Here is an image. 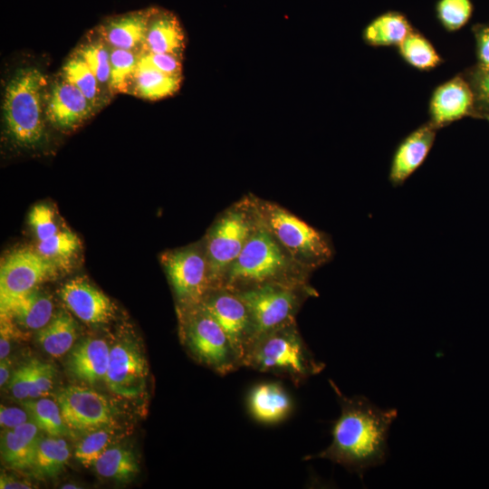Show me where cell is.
<instances>
[{"instance_id": "obj_1", "label": "cell", "mask_w": 489, "mask_h": 489, "mask_svg": "<svg viewBox=\"0 0 489 489\" xmlns=\"http://www.w3.org/2000/svg\"><path fill=\"white\" fill-rule=\"evenodd\" d=\"M329 382L340 414L333 422L329 446L304 460L328 459L362 477L366 470L385 463L388 430L398 410L380 408L362 395L347 397L331 379Z\"/></svg>"}, {"instance_id": "obj_2", "label": "cell", "mask_w": 489, "mask_h": 489, "mask_svg": "<svg viewBox=\"0 0 489 489\" xmlns=\"http://www.w3.org/2000/svg\"><path fill=\"white\" fill-rule=\"evenodd\" d=\"M309 273L289 256L261 221L219 288L240 292L267 283L306 284Z\"/></svg>"}, {"instance_id": "obj_3", "label": "cell", "mask_w": 489, "mask_h": 489, "mask_svg": "<svg viewBox=\"0 0 489 489\" xmlns=\"http://www.w3.org/2000/svg\"><path fill=\"white\" fill-rule=\"evenodd\" d=\"M243 367L272 373L299 385L320 373L325 365L314 358L296 322H292L259 336L244 356Z\"/></svg>"}, {"instance_id": "obj_4", "label": "cell", "mask_w": 489, "mask_h": 489, "mask_svg": "<svg viewBox=\"0 0 489 489\" xmlns=\"http://www.w3.org/2000/svg\"><path fill=\"white\" fill-rule=\"evenodd\" d=\"M46 84L40 70L27 67L17 70L5 87L4 121L9 136L19 146L32 148L43 137Z\"/></svg>"}, {"instance_id": "obj_5", "label": "cell", "mask_w": 489, "mask_h": 489, "mask_svg": "<svg viewBox=\"0 0 489 489\" xmlns=\"http://www.w3.org/2000/svg\"><path fill=\"white\" fill-rule=\"evenodd\" d=\"M255 203L262 223L298 265L311 272L332 258L333 246L325 233L274 203Z\"/></svg>"}, {"instance_id": "obj_6", "label": "cell", "mask_w": 489, "mask_h": 489, "mask_svg": "<svg viewBox=\"0 0 489 489\" xmlns=\"http://www.w3.org/2000/svg\"><path fill=\"white\" fill-rule=\"evenodd\" d=\"M255 200L244 199L226 209L211 227L206 244L212 289L219 288L225 273L259 226Z\"/></svg>"}, {"instance_id": "obj_7", "label": "cell", "mask_w": 489, "mask_h": 489, "mask_svg": "<svg viewBox=\"0 0 489 489\" xmlns=\"http://www.w3.org/2000/svg\"><path fill=\"white\" fill-rule=\"evenodd\" d=\"M235 292L250 313L254 340L271 331L295 322L296 313L304 300L316 294L308 283H267Z\"/></svg>"}, {"instance_id": "obj_8", "label": "cell", "mask_w": 489, "mask_h": 489, "mask_svg": "<svg viewBox=\"0 0 489 489\" xmlns=\"http://www.w3.org/2000/svg\"><path fill=\"white\" fill-rule=\"evenodd\" d=\"M183 339L192 355L220 375L241 368L225 332L201 304L185 309Z\"/></svg>"}, {"instance_id": "obj_9", "label": "cell", "mask_w": 489, "mask_h": 489, "mask_svg": "<svg viewBox=\"0 0 489 489\" xmlns=\"http://www.w3.org/2000/svg\"><path fill=\"white\" fill-rule=\"evenodd\" d=\"M162 262L184 309L200 304L212 290L206 254L195 248H185L165 254Z\"/></svg>"}, {"instance_id": "obj_10", "label": "cell", "mask_w": 489, "mask_h": 489, "mask_svg": "<svg viewBox=\"0 0 489 489\" xmlns=\"http://www.w3.org/2000/svg\"><path fill=\"white\" fill-rule=\"evenodd\" d=\"M57 271L37 251L22 248L9 254L0 268V310L53 278Z\"/></svg>"}, {"instance_id": "obj_11", "label": "cell", "mask_w": 489, "mask_h": 489, "mask_svg": "<svg viewBox=\"0 0 489 489\" xmlns=\"http://www.w3.org/2000/svg\"><path fill=\"white\" fill-rule=\"evenodd\" d=\"M200 304L222 327L243 367L254 340V325L244 301L235 292L221 287L212 289Z\"/></svg>"}, {"instance_id": "obj_12", "label": "cell", "mask_w": 489, "mask_h": 489, "mask_svg": "<svg viewBox=\"0 0 489 489\" xmlns=\"http://www.w3.org/2000/svg\"><path fill=\"white\" fill-rule=\"evenodd\" d=\"M65 425L71 431L89 432L110 426L113 413L108 399L82 386H69L57 396Z\"/></svg>"}, {"instance_id": "obj_13", "label": "cell", "mask_w": 489, "mask_h": 489, "mask_svg": "<svg viewBox=\"0 0 489 489\" xmlns=\"http://www.w3.org/2000/svg\"><path fill=\"white\" fill-rule=\"evenodd\" d=\"M149 366L136 343L120 340L110 347L105 382L115 394L134 398L145 388Z\"/></svg>"}, {"instance_id": "obj_14", "label": "cell", "mask_w": 489, "mask_h": 489, "mask_svg": "<svg viewBox=\"0 0 489 489\" xmlns=\"http://www.w3.org/2000/svg\"><path fill=\"white\" fill-rule=\"evenodd\" d=\"M475 99L465 76L456 75L438 85L429 101V122L440 129L474 111Z\"/></svg>"}, {"instance_id": "obj_15", "label": "cell", "mask_w": 489, "mask_h": 489, "mask_svg": "<svg viewBox=\"0 0 489 489\" xmlns=\"http://www.w3.org/2000/svg\"><path fill=\"white\" fill-rule=\"evenodd\" d=\"M96 109L74 85L62 77L45 94L44 114L57 129H74L90 118Z\"/></svg>"}, {"instance_id": "obj_16", "label": "cell", "mask_w": 489, "mask_h": 489, "mask_svg": "<svg viewBox=\"0 0 489 489\" xmlns=\"http://www.w3.org/2000/svg\"><path fill=\"white\" fill-rule=\"evenodd\" d=\"M60 296L65 306L86 323H107L114 316L115 308L110 298L82 277L64 283Z\"/></svg>"}, {"instance_id": "obj_17", "label": "cell", "mask_w": 489, "mask_h": 489, "mask_svg": "<svg viewBox=\"0 0 489 489\" xmlns=\"http://www.w3.org/2000/svg\"><path fill=\"white\" fill-rule=\"evenodd\" d=\"M436 130L427 121L400 141L393 154L388 174L394 187L403 185L424 163L434 144Z\"/></svg>"}, {"instance_id": "obj_18", "label": "cell", "mask_w": 489, "mask_h": 489, "mask_svg": "<svg viewBox=\"0 0 489 489\" xmlns=\"http://www.w3.org/2000/svg\"><path fill=\"white\" fill-rule=\"evenodd\" d=\"M155 8L112 16L99 26L97 34L110 48L139 52L144 45Z\"/></svg>"}, {"instance_id": "obj_19", "label": "cell", "mask_w": 489, "mask_h": 489, "mask_svg": "<svg viewBox=\"0 0 489 489\" xmlns=\"http://www.w3.org/2000/svg\"><path fill=\"white\" fill-rule=\"evenodd\" d=\"M247 408L254 419L273 425L283 421L291 415L293 403L281 383L263 382L249 391Z\"/></svg>"}, {"instance_id": "obj_20", "label": "cell", "mask_w": 489, "mask_h": 489, "mask_svg": "<svg viewBox=\"0 0 489 489\" xmlns=\"http://www.w3.org/2000/svg\"><path fill=\"white\" fill-rule=\"evenodd\" d=\"M110 347L106 340L89 338L80 342L72 351L69 369L75 378L89 384L105 380Z\"/></svg>"}, {"instance_id": "obj_21", "label": "cell", "mask_w": 489, "mask_h": 489, "mask_svg": "<svg viewBox=\"0 0 489 489\" xmlns=\"http://www.w3.org/2000/svg\"><path fill=\"white\" fill-rule=\"evenodd\" d=\"M184 49L185 34L177 17L168 10L156 7L140 51L182 57Z\"/></svg>"}, {"instance_id": "obj_22", "label": "cell", "mask_w": 489, "mask_h": 489, "mask_svg": "<svg viewBox=\"0 0 489 489\" xmlns=\"http://www.w3.org/2000/svg\"><path fill=\"white\" fill-rule=\"evenodd\" d=\"M53 315L51 297L37 288L14 299L1 310V317L14 321L26 330L39 331Z\"/></svg>"}, {"instance_id": "obj_23", "label": "cell", "mask_w": 489, "mask_h": 489, "mask_svg": "<svg viewBox=\"0 0 489 489\" xmlns=\"http://www.w3.org/2000/svg\"><path fill=\"white\" fill-rule=\"evenodd\" d=\"M403 14L388 11L370 21L363 30L364 42L373 47H397L413 30Z\"/></svg>"}, {"instance_id": "obj_24", "label": "cell", "mask_w": 489, "mask_h": 489, "mask_svg": "<svg viewBox=\"0 0 489 489\" xmlns=\"http://www.w3.org/2000/svg\"><path fill=\"white\" fill-rule=\"evenodd\" d=\"M77 337L76 322L64 311H59L38 331L37 341L52 357L60 358L74 344Z\"/></svg>"}, {"instance_id": "obj_25", "label": "cell", "mask_w": 489, "mask_h": 489, "mask_svg": "<svg viewBox=\"0 0 489 489\" xmlns=\"http://www.w3.org/2000/svg\"><path fill=\"white\" fill-rule=\"evenodd\" d=\"M181 82L182 76L169 75L138 63L130 91L138 97L156 101L173 95L178 91Z\"/></svg>"}, {"instance_id": "obj_26", "label": "cell", "mask_w": 489, "mask_h": 489, "mask_svg": "<svg viewBox=\"0 0 489 489\" xmlns=\"http://www.w3.org/2000/svg\"><path fill=\"white\" fill-rule=\"evenodd\" d=\"M70 455V448L62 437H41L32 469L38 477H54L64 469Z\"/></svg>"}, {"instance_id": "obj_27", "label": "cell", "mask_w": 489, "mask_h": 489, "mask_svg": "<svg viewBox=\"0 0 489 489\" xmlns=\"http://www.w3.org/2000/svg\"><path fill=\"white\" fill-rule=\"evenodd\" d=\"M96 473L104 478L127 482L139 473L133 452L122 446H110L93 465Z\"/></svg>"}, {"instance_id": "obj_28", "label": "cell", "mask_w": 489, "mask_h": 489, "mask_svg": "<svg viewBox=\"0 0 489 489\" xmlns=\"http://www.w3.org/2000/svg\"><path fill=\"white\" fill-rule=\"evenodd\" d=\"M396 48L404 62L419 71L435 69L443 62L430 41L415 29Z\"/></svg>"}, {"instance_id": "obj_29", "label": "cell", "mask_w": 489, "mask_h": 489, "mask_svg": "<svg viewBox=\"0 0 489 489\" xmlns=\"http://www.w3.org/2000/svg\"><path fill=\"white\" fill-rule=\"evenodd\" d=\"M23 406L40 430L50 436L62 437L71 433L63 421L57 401L43 397L24 400Z\"/></svg>"}, {"instance_id": "obj_30", "label": "cell", "mask_w": 489, "mask_h": 489, "mask_svg": "<svg viewBox=\"0 0 489 489\" xmlns=\"http://www.w3.org/2000/svg\"><path fill=\"white\" fill-rule=\"evenodd\" d=\"M62 77L77 87L97 110L103 101V88L97 77L76 53L72 55L62 69Z\"/></svg>"}, {"instance_id": "obj_31", "label": "cell", "mask_w": 489, "mask_h": 489, "mask_svg": "<svg viewBox=\"0 0 489 489\" xmlns=\"http://www.w3.org/2000/svg\"><path fill=\"white\" fill-rule=\"evenodd\" d=\"M81 247L79 237L70 230H59L53 235L38 241L36 251L57 268L66 266Z\"/></svg>"}, {"instance_id": "obj_32", "label": "cell", "mask_w": 489, "mask_h": 489, "mask_svg": "<svg viewBox=\"0 0 489 489\" xmlns=\"http://www.w3.org/2000/svg\"><path fill=\"white\" fill-rule=\"evenodd\" d=\"M138 58L139 52L110 48L109 89L111 93L130 92Z\"/></svg>"}, {"instance_id": "obj_33", "label": "cell", "mask_w": 489, "mask_h": 489, "mask_svg": "<svg viewBox=\"0 0 489 489\" xmlns=\"http://www.w3.org/2000/svg\"><path fill=\"white\" fill-rule=\"evenodd\" d=\"M34 446L12 429H5L1 435V456L4 463L13 469L24 470L32 468L35 451Z\"/></svg>"}, {"instance_id": "obj_34", "label": "cell", "mask_w": 489, "mask_h": 489, "mask_svg": "<svg viewBox=\"0 0 489 489\" xmlns=\"http://www.w3.org/2000/svg\"><path fill=\"white\" fill-rule=\"evenodd\" d=\"M109 47L101 39L89 41L80 45L75 53L95 74L102 88H107L110 91V49Z\"/></svg>"}, {"instance_id": "obj_35", "label": "cell", "mask_w": 489, "mask_h": 489, "mask_svg": "<svg viewBox=\"0 0 489 489\" xmlns=\"http://www.w3.org/2000/svg\"><path fill=\"white\" fill-rule=\"evenodd\" d=\"M108 427H100L89 432L78 442L74 457L83 466H93L96 460L110 446L113 431Z\"/></svg>"}, {"instance_id": "obj_36", "label": "cell", "mask_w": 489, "mask_h": 489, "mask_svg": "<svg viewBox=\"0 0 489 489\" xmlns=\"http://www.w3.org/2000/svg\"><path fill=\"white\" fill-rule=\"evenodd\" d=\"M473 11L471 0H438L436 14L440 24L448 32L463 27Z\"/></svg>"}, {"instance_id": "obj_37", "label": "cell", "mask_w": 489, "mask_h": 489, "mask_svg": "<svg viewBox=\"0 0 489 489\" xmlns=\"http://www.w3.org/2000/svg\"><path fill=\"white\" fill-rule=\"evenodd\" d=\"M29 224L38 241L44 240L59 231L53 210L45 204L35 205L31 209Z\"/></svg>"}, {"instance_id": "obj_38", "label": "cell", "mask_w": 489, "mask_h": 489, "mask_svg": "<svg viewBox=\"0 0 489 489\" xmlns=\"http://www.w3.org/2000/svg\"><path fill=\"white\" fill-rule=\"evenodd\" d=\"M138 63L151 66L169 75L182 76L181 57L171 53L140 51L139 52Z\"/></svg>"}, {"instance_id": "obj_39", "label": "cell", "mask_w": 489, "mask_h": 489, "mask_svg": "<svg viewBox=\"0 0 489 489\" xmlns=\"http://www.w3.org/2000/svg\"><path fill=\"white\" fill-rule=\"evenodd\" d=\"M55 373L52 364L35 360L28 399L45 397L53 388Z\"/></svg>"}, {"instance_id": "obj_40", "label": "cell", "mask_w": 489, "mask_h": 489, "mask_svg": "<svg viewBox=\"0 0 489 489\" xmlns=\"http://www.w3.org/2000/svg\"><path fill=\"white\" fill-rule=\"evenodd\" d=\"M34 366L35 360H31L19 367L11 376L8 388L16 399L26 400L29 398Z\"/></svg>"}, {"instance_id": "obj_41", "label": "cell", "mask_w": 489, "mask_h": 489, "mask_svg": "<svg viewBox=\"0 0 489 489\" xmlns=\"http://www.w3.org/2000/svg\"><path fill=\"white\" fill-rule=\"evenodd\" d=\"M468 82L470 83L475 99V104H478L481 109L489 112V71H480L475 69L468 75ZM466 78V77H465Z\"/></svg>"}, {"instance_id": "obj_42", "label": "cell", "mask_w": 489, "mask_h": 489, "mask_svg": "<svg viewBox=\"0 0 489 489\" xmlns=\"http://www.w3.org/2000/svg\"><path fill=\"white\" fill-rule=\"evenodd\" d=\"M478 64L476 69L480 71H489V26L476 25L474 30Z\"/></svg>"}, {"instance_id": "obj_43", "label": "cell", "mask_w": 489, "mask_h": 489, "mask_svg": "<svg viewBox=\"0 0 489 489\" xmlns=\"http://www.w3.org/2000/svg\"><path fill=\"white\" fill-rule=\"evenodd\" d=\"M32 420L29 412L24 408L0 407V425L5 429H13L15 427Z\"/></svg>"}, {"instance_id": "obj_44", "label": "cell", "mask_w": 489, "mask_h": 489, "mask_svg": "<svg viewBox=\"0 0 489 489\" xmlns=\"http://www.w3.org/2000/svg\"><path fill=\"white\" fill-rule=\"evenodd\" d=\"M1 489H31L32 484L26 481L16 480L14 477L2 475L0 478Z\"/></svg>"}, {"instance_id": "obj_45", "label": "cell", "mask_w": 489, "mask_h": 489, "mask_svg": "<svg viewBox=\"0 0 489 489\" xmlns=\"http://www.w3.org/2000/svg\"><path fill=\"white\" fill-rule=\"evenodd\" d=\"M10 379V366L7 359L1 360L0 363V385L3 387Z\"/></svg>"}, {"instance_id": "obj_46", "label": "cell", "mask_w": 489, "mask_h": 489, "mask_svg": "<svg viewBox=\"0 0 489 489\" xmlns=\"http://www.w3.org/2000/svg\"><path fill=\"white\" fill-rule=\"evenodd\" d=\"M62 489H72V488H73V489L76 488V489H77V488H80V487L77 486L76 484H63V485L62 486Z\"/></svg>"}, {"instance_id": "obj_47", "label": "cell", "mask_w": 489, "mask_h": 489, "mask_svg": "<svg viewBox=\"0 0 489 489\" xmlns=\"http://www.w3.org/2000/svg\"><path fill=\"white\" fill-rule=\"evenodd\" d=\"M485 119L489 121V112L484 114Z\"/></svg>"}]
</instances>
